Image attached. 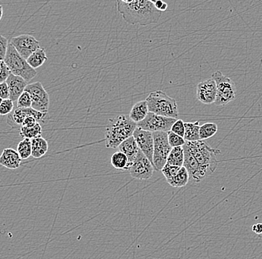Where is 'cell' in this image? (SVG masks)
I'll return each mask as SVG.
<instances>
[{
	"label": "cell",
	"mask_w": 262,
	"mask_h": 259,
	"mask_svg": "<svg viewBox=\"0 0 262 259\" xmlns=\"http://www.w3.org/2000/svg\"><path fill=\"white\" fill-rule=\"evenodd\" d=\"M183 148H184L185 155L183 167L187 170L190 180L194 183H201L203 180L209 176V173L200 165L194 155L185 146H183Z\"/></svg>",
	"instance_id": "13"
},
{
	"label": "cell",
	"mask_w": 262,
	"mask_h": 259,
	"mask_svg": "<svg viewBox=\"0 0 262 259\" xmlns=\"http://www.w3.org/2000/svg\"><path fill=\"white\" fill-rule=\"evenodd\" d=\"M14 102L11 99H1L0 114L2 116L9 115L14 111Z\"/></svg>",
	"instance_id": "32"
},
{
	"label": "cell",
	"mask_w": 262,
	"mask_h": 259,
	"mask_svg": "<svg viewBox=\"0 0 262 259\" xmlns=\"http://www.w3.org/2000/svg\"><path fill=\"white\" fill-rule=\"evenodd\" d=\"M128 158L121 151H117L111 156V165L115 169L127 171L128 169Z\"/></svg>",
	"instance_id": "23"
},
{
	"label": "cell",
	"mask_w": 262,
	"mask_h": 259,
	"mask_svg": "<svg viewBox=\"0 0 262 259\" xmlns=\"http://www.w3.org/2000/svg\"><path fill=\"white\" fill-rule=\"evenodd\" d=\"M145 101L148 106L149 112L174 119L179 116L176 101L163 91L158 90L149 93Z\"/></svg>",
	"instance_id": "4"
},
{
	"label": "cell",
	"mask_w": 262,
	"mask_h": 259,
	"mask_svg": "<svg viewBox=\"0 0 262 259\" xmlns=\"http://www.w3.org/2000/svg\"><path fill=\"white\" fill-rule=\"evenodd\" d=\"M32 157L34 158H42L48 152V142L42 137L32 139Z\"/></svg>",
	"instance_id": "20"
},
{
	"label": "cell",
	"mask_w": 262,
	"mask_h": 259,
	"mask_svg": "<svg viewBox=\"0 0 262 259\" xmlns=\"http://www.w3.org/2000/svg\"><path fill=\"white\" fill-rule=\"evenodd\" d=\"M189 180L190 177L187 170L183 167H181L178 174L167 183L173 188H182V187L186 186Z\"/></svg>",
	"instance_id": "25"
},
{
	"label": "cell",
	"mask_w": 262,
	"mask_h": 259,
	"mask_svg": "<svg viewBox=\"0 0 262 259\" xmlns=\"http://www.w3.org/2000/svg\"><path fill=\"white\" fill-rule=\"evenodd\" d=\"M42 128L41 126L40 123L37 124V125L34 126L32 128H20V134L21 137L24 138L34 139L37 137H42Z\"/></svg>",
	"instance_id": "26"
},
{
	"label": "cell",
	"mask_w": 262,
	"mask_h": 259,
	"mask_svg": "<svg viewBox=\"0 0 262 259\" xmlns=\"http://www.w3.org/2000/svg\"><path fill=\"white\" fill-rule=\"evenodd\" d=\"M148 114V106L146 101H139L133 106L129 117L137 124L144 121Z\"/></svg>",
	"instance_id": "19"
},
{
	"label": "cell",
	"mask_w": 262,
	"mask_h": 259,
	"mask_svg": "<svg viewBox=\"0 0 262 259\" xmlns=\"http://www.w3.org/2000/svg\"><path fill=\"white\" fill-rule=\"evenodd\" d=\"M186 132H185L184 138L186 142H194L201 141L200 138V121L194 123H185Z\"/></svg>",
	"instance_id": "21"
},
{
	"label": "cell",
	"mask_w": 262,
	"mask_h": 259,
	"mask_svg": "<svg viewBox=\"0 0 262 259\" xmlns=\"http://www.w3.org/2000/svg\"><path fill=\"white\" fill-rule=\"evenodd\" d=\"M119 149V151L125 154L127 158H128L129 164L128 169H127V171H128L131 166H132L133 162L137 158V155H138L139 151H140L134 136L129 137L127 140L124 141L122 144H121Z\"/></svg>",
	"instance_id": "18"
},
{
	"label": "cell",
	"mask_w": 262,
	"mask_h": 259,
	"mask_svg": "<svg viewBox=\"0 0 262 259\" xmlns=\"http://www.w3.org/2000/svg\"><path fill=\"white\" fill-rule=\"evenodd\" d=\"M25 91L29 93L32 99V109L43 113L48 114L49 108V93L46 91L42 83L40 82L29 84L26 87Z\"/></svg>",
	"instance_id": "9"
},
{
	"label": "cell",
	"mask_w": 262,
	"mask_h": 259,
	"mask_svg": "<svg viewBox=\"0 0 262 259\" xmlns=\"http://www.w3.org/2000/svg\"><path fill=\"white\" fill-rule=\"evenodd\" d=\"M21 162L22 158L19 156L17 151L12 148L5 149L0 157V165L10 170L19 168Z\"/></svg>",
	"instance_id": "17"
},
{
	"label": "cell",
	"mask_w": 262,
	"mask_h": 259,
	"mask_svg": "<svg viewBox=\"0 0 262 259\" xmlns=\"http://www.w3.org/2000/svg\"><path fill=\"white\" fill-rule=\"evenodd\" d=\"M196 98L201 103L210 105L217 99V85L214 78H210L196 86Z\"/></svg>",
	"instance_id": "15"
},
{
	"label": "cell",
	"mask_w": 262,
	"mask_h": 259,
	"mask_svg": "<svg viewBox=\"0 0 262 259\" xmlns=\"http://www.w3.org/2000/svg\"><path fill=\"white\" fill-rule=\"evenodd\" d=\"M217 85V99L214 104L217 106H224L236 97L235 84L229 77L221 71L214 72L212 75Z\"/></svg>",
	"instance_id": "6"
},
{
	"label": "cell",
	"mask_w": 262,
	"mask_h": 259,
	"mask_svg": "<svg viewBox=\"0 0 262 259\" xmlns=\"http://www.w3.org/2000/svg\"><path fill=\"white\" fill-rule=\"evenodd\" d=\"M252 230L254 233L262 234V224H255L252 226Z\"/></svg>",
	"instance_id": "39"
},
{
	"label": "cell",
	"mask_w": 262,
	"mask_h": 259,
	"mask_svg": "<svg viewBox=\"0 0 262 259\" xmlns=\"http://www.w3.org/2000/svg\"><path fill=\"white\" fill-rule=\"evenodd\" d=\"M168 142L172 148L178 147H183L186 144V141L184 137L178 135V134L173 133V132L170 131L168 132Z\"/></svg>",
	"instance_id": "29"
},
{
	"label": "cell",
	"mask_w": 262,
	"mask_h": 259,
	"mask_svg": "<svg viewBox=\"0 0 262 259\" xmlns=\"http://www.w3.org/2000/svg\"><path fill=\"white\" fill-rule=\"evenodd\" d=\"M180 169H181V167L173 166V165H167L166 164L161 172L165 178H166V181L168 182L178 174Z\"/></svg>",
	"instance_id": "31"
},
{
	"label": "cell",
	"mask_w": 262,
	"mask_h": 259,
	"mask_svg": "<svg viewBox=\"0 0 262 259\" xmlns=\"http://www.w3.org/2000/svg\"><path fill=\"white\" fill-rule=\"evenodd\" d=\"M16 106L19 109H29L32 107V99L29 93L24 91L16 101Z\"/></svg>",
	"instance_id": "30"
},
{
	"label": "cell",
	"mask_w": 262,
	"mask_h": 259,
	"mask_svg": "<svg viewBox=\"0 0 262 259\" xmlns=\"http://www.w3.org/2000/svg\"><path fill=\"white\" fill-rule=\"evenodd\" d=\"M4 62L9 67L13 75L22 77L27 83L32 80L37 75L36 70L29 65L27 60L19 55V52L11 44L8 46Z\"/></svg>",
	"instance_id": "5"
},
{
	"label": "cell",
	"mask_w": 262,
	"mask_h": 259,
	"mask_svg": "<svg viewBox=\"0 0 262 259\" xmlns=\"http://www.w3.org/2000/svg\"><path fill=\"white\" fill-rule=\"evenodd\" d=\"M134 138L137 143L139 150L142 151L147 158L153 163L154 150H155V140L153 132L143 130L137 127L134 131Z\"/></svg>",
	"instance_id": "14"
},
{
	"label": "cell",
	"mask_w": 262,
	"mask_h": 259,
	"mask_svg": "<svg viewBox=\"0 0 262 259\" xmlns=\"http://www.w3.org/2000/svg\"><path fill=\"white\" fill-rule=\"evenodd\" d=\"M38 124V121L33 117H29L25 119L24 124H23L22 127L24 128H32L34 126Z\"/></svg>",
	"instance_id": "37"
},
{
	"label": "cell",
	"mask_w": 262,
	"mask_h": 259,
	"mask_svg": "<svg viewBox=\"0 0 262 259\" xmlns=\"http://www.w3.org/2000/svg\"><path fill=\"white\" fill-rule=\"evenodd\" d=\"M184 146L194 155L200 165L208 172L209 176L215 171L219 165L217 155L221 153L220 150L209 147L204 141L186 142Z\"/></svg>",
	"instance_id": "3"
},
{
	"label": "cell",
	"mask_w": 262,
	"mask_h": 259,
	"mask_svg": "<svg viewBox=\"0 0 262 259\" xmlns=\"http://www.w3.org/2000/svg\"><path fill=\"white\" fill-rule=\"evenodd\" d=\"M177 119L157 115L149 112L146 118L142 122L137 124V127L150 132H168L171 131L172 126Z\"/></svg>",
	"instance_id": "8"
},
{
	"label": "cell",
	"mask_w": 262,
	"mask_h": 259,
	"mask_svg": "<svg viewBox=\"0 0 262 259\" xmlns=\"http://www.w3.org/2000/svg\"><path fill=\"white\" fill-rule=\"evenodd\" d=\"M217 132V124L214 123H206L200 128V138L201 141L206 140L213 137Z\"/></svg>",
	"instance_id": "28"
},
{
	"label": "cell",
	"mask_w": 262,
	"mask_h": 259,
	"mask_svg": "<svg viewBox=\"0 0 262 259\" xmlns=\"http://www.w3.org/2000/svg\"><path fill=\"white\" fill-rule=\"evenodd\" d=\"M8 39L5 37L3 34L0 35V60L4 61L8 49Z\"/></svg>",
	"instance_id": "35"
},
{
	"label": "cell",
	"mask_w": 262,
	"mask_h": 259,
	"mask_svg": "<svg viewBox=\"0 0 262 259\" xmlns=\"http://www.w3.org/2000/svg\"><path fill=\"white\" fill-rule=\"evenodd\" d=\"M184 148L183 147L172 148L169 156L167 160V165L183 167L184 165Z\"/></svg>",
	"instance_id": "22"
},
{
	"label": "cell",
	"mask_w": 262,
	"mask_h": 259,
	"mask_svg": "<svg viewBox=\"0 0 262 259\" xmlns=\"http://www.w3.org/2000/svg\"><path fill=\"white\" fill-rule=\"evenodd\" d=\"M117 9L123 19L130 25L147 26L157 24L162 15L156 9L154 1H117Z\"/></svg>",
	"instance_id": "1"
},
{
	"label": "cell",
	"mask_w": 262,
	"mask_h": 259,
	"mask_svg": "<svg viewBox=\"0 0 262 259\" xmlns=\"http://www.w3.org/2000/svg\"><path fill=\"white\" fill-rule=\"evenodd\" d=\"M29 117L35 118L39 122H43L47 117V114L39 112L32 108L29 109H19L16 108L8 116L7 123L8 125L14 129L22 127L25 119Z\"/></svg>",
	"instance_id": "12"
},
{
	"label": "cell",
	"mask_w": 262,
	"mask_h": 259,
	"mask_svg": "<svg viewBox=\"0 0 262 259\" xmlns=\"http://www.w3.org/2000/svg\"><path fill=\"white\" fill-rule=\"evenodd\" d=\"M155 150H154L153 165L155 170L162 171L167 164L172 147L168 142V132H154Z\"/></svg>",
	"instance_id": "7"
},
{
	"label": "cell",
	"mask_w": 262,
	"mask_h": 259,
	"mask_svg": "<svg viewBox=\"0 0 262 259\" xmlns=\"http://www.w3.org/2000/svg\"><path fill=\"white\" fill-rule=\"evenodd\" d=\"M137 128V124L126 115L109 119L106 126L104 138L106 148L119 147L124 141L132 137Z\"/></svg>",
	"instance_id": "2"
},
{
	"label": "cell",
	"mask_w": 262,
	"mask_h": 259,
	"mask_svg": "<svg viewBox=\"0 0 262 259\" xmlns=\"http://www.w3.org/2000/svg\"><path fill=\"white\" fill-rule=\"evenodd\" d=\"M12 74L9 67L7 66L4 61L0 62V83H3L6 82L8 77Z\"/></svg>",
	"instance_id": "34"
},
{
	"label": "cell",
	"mask_w": 262,
	"mask_h": 259,
	"mask_svg": "<svg viewBox=\"0 0 262 259\" xmlns=\"http://www.w3.org/2000/svg\"><path fill=\"white\" fill-rule=\"evenodd\" d=\"M47 60H48V57H47L45 50L40 47V49L36 50L35 52L27 59V62L29 65L35 70V69L42 66V65L45 63L46 61Z\"/></svg>",
	"instance_id": "24"
},
{
	"label": "cell",
	"mask_w": 262,
	"mask_h": 259,
	"mask_svg": "<svg viewBox=\"0 0 262 259\" xmlns=\"http://www.w3.org/2000/svg\"><path fill=\"white\" fill-rule=\"evenodd\" d=\"M0 98L1 99H10L9 88L6 82L0 83Z\"/></svg>",
	"instance_id": "36"
},
{
	"label": "cell",
	"mask_w": 262,
	"mask_h": 259,
	"mask_svg": "<svg viewBox=\"0 0 262 259\" xmlns=\"http://www.w3.org/2000/svg\"><path fill=\"white\" fill-rule=\"evenodd\" d=\"M19 156L23 159H27L32 156V140L29 138H24L18 144L17 148H16Z\"/></svg>",
	"instance_id": "27"
},
{
	"label": "cell",
	"mask_w": 262,
	"mask_h": 259,
	"mask_svg": "<svg viewBox=\"0 0 262 259\" xmlns=\"http://www.w3.org/2000/svg\"><path fill=\"white\" fill-rule=\"evenodd\" d=\"M171 132L173 133L178 134L181 137H184L185 132H186V127H185V123L182 119H177L176 122L172 126Z\"/></svg>",
	"instance_id": "33"
},
{
	"label": "cell",
	"mask_w": 262,
	"mask_h": 259,
	"mask_svg": "<svg viewBox=\"0 0 262 259\" xmlns=\"http://www.w3.org/2000/svg\"><path fill=\"white\" fill-rule=\"evenodd\" d=\"M11 44L26 60L36 50L40 48V42L30 34H21L13 37L11 40Z\"/></svg>",
	"instance_id": "11"
},
{
	"label": "cell",
	"mask_w": 262,
	"mask_h": 259,
	"mask_svg": "<svg viewBox=\"0 0 262 259\" xmlns=\"http://www.w3.org/2000/svg\"><path fill=\"white\" fill-rule=\"evenodd\" d=\"M155 169L153 163L140 150L137 158L133 162L130 170L127 172L130 173L133 178H137V180H147L153 176Z\"/></svg>",
	"instance_id": "10"
},
{
	"label": "cell",
	"mask_w": 262,
	"mask_h": 259,
	"mask_svg": "<svg viewBox=\"0 0 262 259\" xmlns=\"http://www.w3.org/2000/svg\"><path fill=\"white\" fill-rule=\"evenodd\" d=\"M10 91V99L13 102L17 101L19 96L24 93L26 87L29 85L27 82L20 76L11 74L6 80Z\"/></svg>",
	"instance_id": "16"
},
{
	"label": "cell",
	"mask_w": 262,
	"mask_h": 259,
	"mask_svg": "<svg viewBox=\"0 0 262 259\" xmlns=\"http://www.w3.org/2000/svg\"><path fill=\"white\" fill-rule=\"evenodd\" d=\"M0 9H1V16H0V19H2V18H3V6H0Z\"/></svg>",
	"instance_id": "40"
},
{
	"label": "cell",
	"mask_w": 262,
	"mask_h": 259,
	"mask_svg": "<svg viewBox=\"0 0 262 259\" xmlns=\"http://www.w3.org/2000/svg\"><path fill=\"white\" fill-rule=\"evenodd\" d=\"M154 3H155L156 9L158 10V11H161V12L166 11L167 9H168V4L161 1V0L154 1Z\"/></svg>",
	"instance_id": "38"
}]
</instances>
